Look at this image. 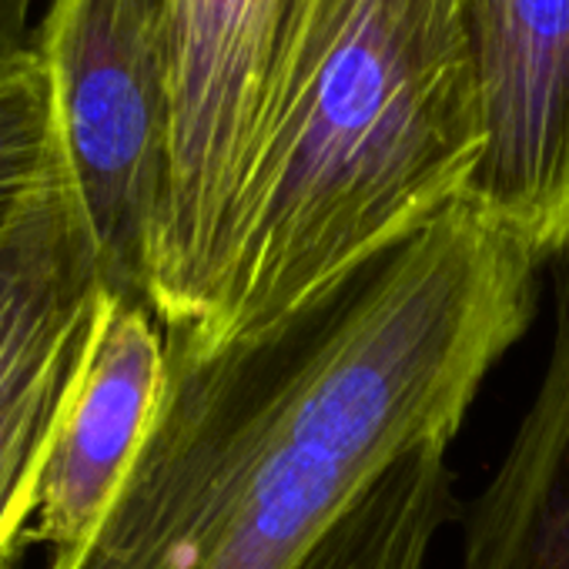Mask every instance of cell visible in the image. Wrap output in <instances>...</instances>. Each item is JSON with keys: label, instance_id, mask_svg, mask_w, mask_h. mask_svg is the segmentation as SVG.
Returning <instances> with one entry per match:
<instances>
[{"label": "cell", "instance_id": "cell-3", "mask_svg": "<svg viewBox=\"0 0 569 569\" xmlns=\"http://www.w3.org/2000/svg\"><path fill=\"white\" fill-rule=\"evenodd\" d=\"M339 0H164L171 178L148 302L198 329L218 296L258 154Z\"/></svg>", "mask_w": 569, "mask_h": 569}, {"label": "cell", "instance_id": "cell-1", "mask_svg": "<svg viewBox=\"0 0 569 569\" xmlns=\"http://www.w3.org/2000/svg\"><path fill=\"white\" fill-rule=\"evenodd\" d=\"M539 268L466 201L274 329L221 346L164 329L158 422L51 569H302L396 462L452 446L529 326Z\"/></svg>", "mask_w": 569, "mask_h": 569}, {"label": "cell", "instance_id": "cell-7", "mask_svg": "<svg viewBox=\"0 0 569 569\" xmlns=\"http://www.w3.org/2000/svg\"><path fill=\"white\" fill-rule=\"evenodd\" d=\"M168 332L141 299L111 296L64 402L41 476L34 539L78 546L131 476L164 402Z\"/></svg>", "mask_w": 569, "mask_h": 569}, {"label": "cell", "instance_id": "cell-4", "mask_svg": "<svg viewBox=\"0 0 569 569\" xmlns=\"http://www.w3.org/2000/svg\"><path fill=\"white\" fill-rule=\"evenodd\" d=\"M31 51L108 292L148 302L171 178L164 0H48Z\"/></svg>", "mask_w": 569, "mask_h": 569}, {"label": "cell", "instance_id": "cell-2", "mask_svg": "<svg viewBox=\"0 0 569 569\" xmlns=\"http://www.w3.org/2000/svg\"><path fill=\"white\" fill-rule=\"evenodd\" d=\"M486 108L466 0H339L244 188L204 346L299 316L469 201Z\"/></svg>", "mask_w": 569, "mask_h": 569}, {"label": "cell", "instance_id": "cell-6", "mask_svg": "<svg viewBox=\"0 0 569 569\" xmlns=\"http://www.w3.org/2000/svg\"><path fill=\"white\" fill-rule=\"evenodd\" d=\"M486 108L469 204L542 258L569 231V0H466Z\"/></svg>", "mask_w": 569, "mask_h": 569}, {"label": "cell", "instance_id": "cell-9", "mask_svg": "<svg viewBox=\"0 0 569 569\" xmlns=\"http://www.w3.org/2000/svg\"><path fill=\"white\" fill-rule=\"evenodd\" d=\"M449 446L432 442L376 479L302 569H426L449 512Z\"/></svg>", "mask_w": 569, "mask_h": 569}, {"label": "cell", "instance_id": "cell-5", "mask_svg": "<svg viewBox=\"0 0 569 569\" xmlns=\"http://www.w3.org/2000/svg\"><path fill=\"white\" fill-rule=\"evenodd\" d=\"M108 302L61 148L0 224V569L34 539L51 442Z\"/></svg>", "mask_w": 569, "mask_h": 569}, {"label": "cell", "instance_id": "cell-10", "mask_svg": "<svg viewBox=\"0 0 569 569\" xmlns=\"http://www.w3.org/2000/svg\"><path fill=\"white\" fill-rule=\"evenodd\" d=\"M58 134L48 78L34 51L0 64V224L54 161Z\"/></svg>", "mask_w": 569, "mask_h": 569}, {"label": "cell", "instance_id": "cell-11", "mask_svg": "<svg viewBox=\"0 0 569 569\" xmlns=\"http://www.w3.org/2000/svg\"><path fill=\"white\" fill-rule=\"evenodd\" d=\"M38 4L41 0H0V64L31 51Z\"/></svg>", "mask_w": 569, "mask_h": 569}, {"label": "cell", "instance_id": "cell-8", "mask_svg": "<svg viewBox=\"0 0 569 569\" xmlns=\"http://www.w3.org/2000/svg\"><path fill=\"white\" fill-rule=\"evenodd\" d=\"M546 268V366L506 452L466 509L459 569H569V231Z\"/></svg>", "mask_w": 569, "mask_h": 569}]
</instances>
